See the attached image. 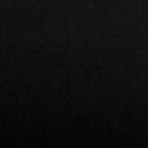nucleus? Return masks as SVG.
<instances>
[]
</instances>
